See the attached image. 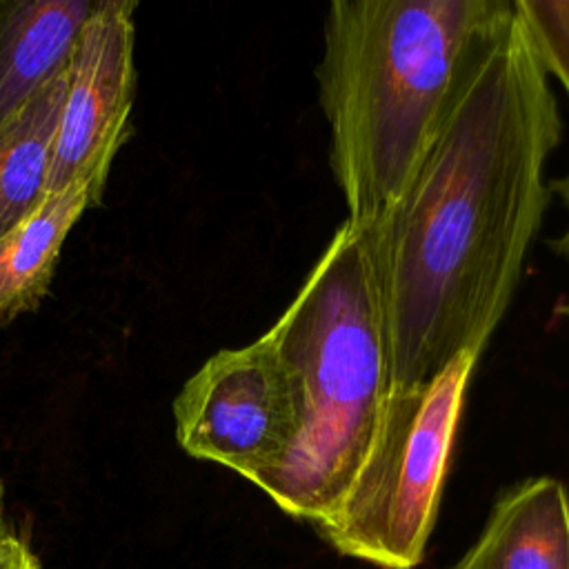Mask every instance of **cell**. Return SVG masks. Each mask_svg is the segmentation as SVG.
<instances>
[{
    "label": "cell",
    "mask_w": 569,
    "mask_h": 569,
    "mask_svg": "<svg viewBox=\"0 0 569 569\" xmlns=\"http://www.w3.org/2000/svg\"><path fill=\"white\" fill-rule=\"evenodd\" d=\"M296 420L291 380L267 333L209 356L173 398L180 449L249 482L280 462Z\"/></svg>",
    "instance_id": "cell-5"
},
{
    "label": "cell",
    "mask_w": 569,
    "mask_h": 569,
    "mask_svg": "<svg viewBox=\"0 0 569 569\" xmlns=\"http://www.w3.org/2000/svg\"><path fill=\"white\" fill-rule=\"evenodd\" d=\"M556 313H558V316H565V318H569V302H562V305H558V307H556Z\"/></svg>",
    "instance_id": "cell-15"
},
{
    "label": "cell",
    "mask_w": 569,
    "mask_h": 569,
    "mask_svg": "<svg viewBox=\"0 0 569 569\" xmlns=\"http://www.w3.org/2000/svg\"><path fill=\"white\" fill-rule=\"evenodd\" d=\"M451 569H569V491L536 476L505 491Z\"/></svg>",
    "instance_id": "cell-7"
},
{
    "label": "cell",
    "mask_w": 569,
    "mask_h": 569,
    "mask_svg": "<svg viewBox=\"0 0 569 569\" xmlns=\"http://www.w3.org/2000/svg\"><path fill=\"white\" fill-rule=\"evenodd\" d=\"M513 4L540 67L569 98V0H513Z\"/></svg>",
    "instance_id": "cell-11"
},
{
    "label": "cell",
    "mask_w": 569,
    "mask_h": 569,
    "mask_svg": "<svg viewBox=\"0 0 569 569\" xmlns=\"http://www.w3.org/2000/svg\"><path fill=\"white\" fill-rule=\"evenodd\" d=\"M7 529H4V485L0 480V540L4 538Z\"/></svg>",
    "instance_id": "cell-14"
},
{
    "label": "cell",
    "mask_w": 569,
    "mask_h": 569,
    "mask_svg": "<svg viewBox=\"0 0 569 569\" xmlns=\"http://www.w3.org/2000/svg\"><path fill=\"white\" fill-rule=\"evenodd\" d=\"M100 200L91 184L47 193L27 220L0 238V329L40 307L69 231Z\"/></svg>",
    "instance_id": "cell-9"
},
{
    "label": "cell",
    "mask_w": 569,
    "mask_h": 569,
    "mask_svg": "<svg viewBox=\"0 0 569 569\" xmlns=\"http://www.w3.org/2000/svg\"><path fill=\"white\" fill-rule=\"evenodd\" d=\"M133 0H96L67 67L47 193L91 184L102 198L133 104Z\"/></svg>",
    "instance_id": "cell-6"
},
{
    "label": "cell",
    "mask_w": 569,
    "mask_h": 569,
    "mask_svg": "<svg viewBox=\"0 0 569 569\" xmlns=\"http://www.w3.org/2000/svg\"><path fill=\"white\" fill-rule=\"evenodd\" d=\"M513 0H333L316 69L347 220L405 193L460 84L513 22Z\"/></svg>",
    "instance_id": "cell-2"
},
{
    "label": "cell",
    "mask_w": 569,
    "mask_h": 569,
    "mask_svg": "<svg viewBox=\"0 0 569 569\" xmlns=\"http://www.w3.org/2000/svg\"><path fill=\"white\" fill-rule=\"evenodd\" d=\"M478 358L465 351L431 380L391 389L353 485L316 525L338 553L380 569L422 562Z\"/></svg>",
    "instance_id": "cell-4"
},
{
    "label": "cell",
    "mask_w": 569,
    "mask_h": 569,
    "mask_svg": "<svg viewBox=\"0 0 569 569\" xmlns=\"http://www.w3.org/2000/svg\"><path fill=\"white\" fill-rule=\"evenodd\" d=\"M0 569H42L33 549L16 533H4L0 540Z\"/></svg>",
    "instance_id": "cell-12"
},
{
    "label": "cell",
    "mask_w": 569,
    "mask_h": 569,
    "mask_svg": "<svg viewBox=\"0 0 569 569\" xmlns=\"http://www.w3.org/2000/svg\"><path fill=\"white\" fill-rule=\"evenodd\" d=\"M560 138L549 76L516 16L469 69L400 200L367 222L393 389L482 356L549 207Z\"/></svg>",
    "instance_id": "cell-1"
},
{
    "label": "cell",
    "mask_w": 569,
    "mask_h": 569,
    "mask_svg": "<svg viewBox=\"0 0 569 569\" xmlns=\"http://www.w3.org/2000/svg\"><path fill=\"white\" fill-rule=\"evenodd\" d=\"M549 189H551L556 196H560V200L565 202V207H567V211H569V171H567L562 178L551 180V182H549ZM549 244H551V249H553L556 253L569 258V227H567L565 236L551 240Z\"/></svg>",
    "instance_id": "cell-13"
},
{
    "label": "cell",
    "mask_w": 569,
    "mask_h": 569,
    "mask_svg": "<svg viewBox=\"0 0 569 569\" xmlns=\"http://www.w3.org/2000/svg\"><path fill=\"white\" fill-rule=\"evenodd\" d=\"M96 0H0V131L60 73Z\"/></svg>",
    "instance_id": "cell-8"
},
{
    "label": "cell",
    "mask_w": 569,
    "mask_h": 569,
    "mask_svg": "<svg viewBox=\"0 0 569 569\" xmlns=\"http://www.w3.org/2000/svg\"><path fill=\"white\" fill-rule=\"evenodd\" d=\"M67 93V71L51 80L0 131V238L47 198L53 140Z\"/></svg>",
    "instance_id": "cell-10"
},
{
    "label": "cell",
    "mask_w": 569,
    "mask_h": 569,
    "mask_svg": "<svg viewBox=\"0 0 569 569\" xmlns=\"http://www.w3.org/2000/svg\"><path fill=\"white\" fill-rule=\"evenodd\" d=\"M264 333L298 420L287 453L251 485L287 516L320 525L353 485L393 389L369 224L345 218Z\"/></svg>",
    "instance_id": "cell-3"
}]
</instances>
